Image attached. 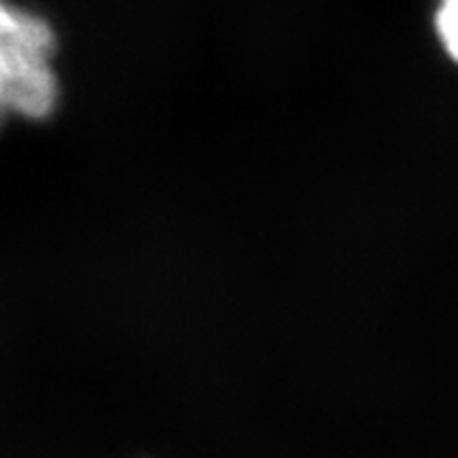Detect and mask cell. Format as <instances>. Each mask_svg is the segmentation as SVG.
<instances>
[{
	"label": "cell",
	"mask_w": 458,
	"mask_h": 458,
	"mask_svg": "<svg viewBox=\"0 0 458 458\" xmlns=\"http://www.w3.org/2000/svg\"><path fill=\"white\" fill-rule=\"evenodd\" d=\"M56 33L36 11L0 0V128L8 120H44L62 98Z\"/></svg>",
	"instance_id": "1"
},
{
	"label": "cell",
	"mask_w": 458,
	"mask_h": 458,
	"mask_svg": "<svg viewBox=\"0 0 458 458\" xmlns=\"http://www.w3.org/2000/svg\"><path fill=\"white\" fill-rule=\"evenodd\" d=\"M436 26H438V36L445 51L458 62V0H441L438 13H436Z\"/></svg>",
	"instance_id": "2"
}]
</instances>
